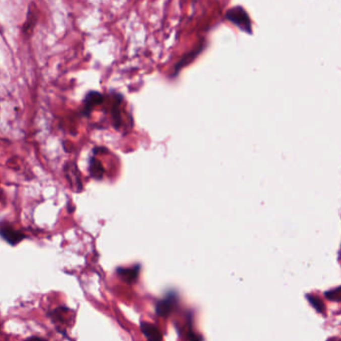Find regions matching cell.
<instances>
[{
	"label": "cell",
	"instance_id": "1",
	"mask_svg": "<svg viewBox=\"0 0 341 341\" xmlns=\"http://www.w3.org/2000/svg\"><path fill=\"white\" fill-rule=\"evenodd\" d=\"M225 19L236 25L242 31L248 34L253 33V24L251 17L243 6H234L228 9L225 12Z\"/></svg>",
	"mask_w": 341,
	"mask_h": 341
},
{
	"label": "cell",
	"instance_id": "2",
	"mask_svg": "<svg viewBox=\"0 0 341 341\" xmlns=\"http://www.w3.org/2000/svg\"><path fill=\"white\" fill-rule=\"evenodd\" d=\"M206 46H207L206 40L203 39V40L200 41V43L194 49H192L190 52L184 54L182 56V58L180 59V61L176 64V66L174 68V76H176L184 67L190 65L205 50Z\"/></svg>",
	"mask_w": 341,
	"mask_h": 341
},
{
	"label": "cell",
	"instance_id": "3",
	"mask_svg": "<svg viewBox=\"0 0 341 341\" xmlns=\"http://www.w3.org/2000/svg\"><path fill=\"white\" fill-rule=\"evenodd\" d=\"M38 21V10L34 3H31L28 8L27 17L26 20L22 26V33L29 37L32 35V32L36 26V23Z\"/></svg>",
	"mask_w": 341,
	"mask_h": 341
},
{
	"label": "cell",
	"instance_id": "4",
	"mask_svg": "<svg viewBox=\"0 0 341 341\" xmlns=\"http://www.w3.org/2000/svg\"><path fill=\"white\" fill-rule=\"evenodd\" d=\"M0 236L12 246L19 244L23 239H25V235L22 232L13 229L9 224H4L0 228Z\"/></svg>",
	"mask_w": 341,
	"mask_h": 341
},
{
	"label": "cell",
	"instance_id": "5",
	"mask_svg": "<svg viewBox=\"0 0 341 341\" xmlns=\"http://www.w3.org/2000/svg\"><path fill=\"white\" fill-rule=\"evenodd\" d=\"M65 173L72 188H78V191H80L82 188V184L76 166L74 164H68L65 167Z\"/></svg>",
	"mask_w": 341,
	"mask_h": 341
},
{
	"label": "cell",
	"instance_id": "6",
	"mask_svg": "<svg viewBox=\"0 0 341 341\" xmlns=\"http://www.w3.org/2000/svg\"><path fill=\"white\" fill-rule=\"evenodd\" d=\"M103 99H104L103 95L98 93V92L92 91V92L88 93V95L86 96L85 106H84L85 114H89L90 111L94 108V106L103 103Z\"/></svg>",
	"mask_w": 341,
	"mask_h": 341
},
{
	"label": "cell",
	"instance_id": "7",
	"mask_svg": "<svg viewBox=\"0 0 341 341\" xmlns=\"http://www.w3.org/2000/svg\"><path fill=\"white\" fill-rule=\"evenodd\" d=\"M142 331L147 337V341H162V335L159 329L151 323H143L142 324Z\"/></svg>",
	"mask_w": 341,
	"mask_h": 341
},
{
	"label": "cell",
	"instance_id": "8",
	"mask_svg": "<svg viewBox=\"0 0 341 341\" xmlns=\"http://www.w3.org/2000/svg\"><path fill=\"white\" fill-rule=\"evenodd\" d=\"M118 273L127 282H133L134 280H136V278L138 276L139 267L137 266L135 268H119Z\"/></svg>",
	"mask_w": 341,
	"mask_h": 341
},
{
	"label": "cell",
	"instance_id": "9",
	"mask_svg": "<svg viewBox=\"0 0 341 341\" xmlns=\"http://www.w3.org/2000/svg\"><path fill=\"white\" fill-rule=\"evenodd\" d=\"M172 305H173V300L170 299L160 301V303H158L157 305V312L161 316H168L172 310Z\"/></svg>",
	"mask_w": 341,
	"mask_h": 341
},
{
	"label": "cell",
	"instance_id": "10",
	"mask_svg": "<svg viewBox=\"0 0 341 341\" xmlns=\"http://www.w3.org/2000/svg\"><path fill=\"white\" fill-rule=\"evenodd\" d=\"M90 172L92 174V176L96 179H101L102 176H103V173H104V169L102 167V164L97 161L95 158H93L91 160V163H90Z\"/></svg>",
	"mask_w": 341,
	"mask_h": 341
},
{
	"label": "cell",
	"instance_id": "11",
	"mask_svg": "<svg viewBox=\"0 0 341 341\" xmlns=\"http://www.w3.org/2000/svg\"><path fill=\"white\" fill-rule=\"evenodd\" d=\"M326 298L330 300H334V301H341V287L337 288L335 290H332L330 292L325 293Z\"/></svg>",
	"mask_w": 341,
	"mask_h": 341
},
{
	"label": "cell",
	"instance_id": "12",
	"mask_svg": "<svg viewBox=\"0 0 341 341\" xmlns=\"http://www.w3.org/2000/svg\"><path fill=\"white\" fill-rule=\"evenodd\" d=\"M308 299H309L310 303L313 305V307H315V309H316L317 311L323 312V310H324V305H323V303H322V301H321L320 299H317V298H315V297H312V296L308 297Z\"/></svg>",
	"mask_w": 341,
	"mask_h": 341
},
{
	"label": "cell",
	"instance_id": "13",
	"mask_svg": "<svg viewBox=\"0 0 341 341\" xmlns=\"http://www.w3.org/2000/svg\"><path fill=\"white\" fill-rule=\"evenodd\" d=\"M24 341H48L47 339H44L42 337H38V336H31Z\"/></svg>",
	"mask_w": 341,
	"mask_h": 341
}]
</instances>
